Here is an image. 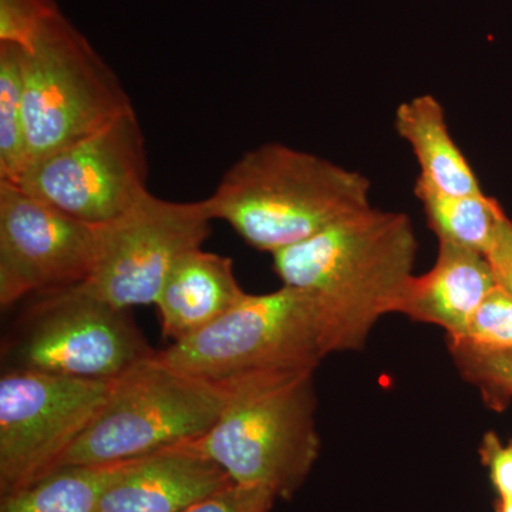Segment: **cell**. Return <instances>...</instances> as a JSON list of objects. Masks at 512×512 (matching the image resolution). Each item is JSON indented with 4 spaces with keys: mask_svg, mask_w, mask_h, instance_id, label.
I'll use <instances>...</instances> for the list:
<instances>
[{
    "mask_svg": "<svg viewBox=\"0 0 512 512\" xmlns=\"http://www.w3.org/2000/svg\"><path fill=\"white\" fill-rule=\"evenodd\" d=\"M419 242L403 212L369 207L272 255L282 285L305 292L325 325L330 350L365 346L377 320L399 313Z\"/></svg>",
    "mask_w": 512,
    "mask_h": 512,
    "instance_id": "1",
    "label": "cell"
},
{
    "mask_svg": "<svg viewBox=\"0 0 512 512\" xmlns=\"http://www.w3.org/2000/svg\"><path fill=\"white\" fill-rule=\"evenodd\" d=\"M369 195V178L359 171L271 143L239 158L205 204L212 221L274 255L372 207Z\"/></svg>",
    "mask_w": 512,
    "mask_h": 512,
    "instance_id": "2",
    "label": "cell"
},
{
    "mask_svg": "<svg viewBox=\"0 0 512 512\" xmlns=\"http://www.w3.org/2000/svg\"><path fill=\"white\" fill-rule=\"evenodd\" d=\"M315 370H278L221 384L220 417L187 446L214 461L235 484L291 500L319 457Z\"/></svg>",
    "mask_w": 512,
    "mask_h": 512,
    "instance_id": "3",
    "label": "cell"
},
{
    "mask_svg": "<svg viewBox=\"0 0 512 512\" xmlns=\"http://www.w3.org/2000/svg\"><path fill=\"white\" fill-rule=\"evenodd\" d=\"M318 308L305 292L282 285L248 295L217 322L157 352L175 372L225 384L278 370L316 369L330 355Z\"/></svg>",
    "mask_w": 512,
    "mask_h": 512,
    "instance_id": "4",
    "label": "cell"
},
{
    "mask_svg": "<svg viewBox=\"0 0 512 512\" xmlns=\"http://www.w3.org/2000/svg\"><path fill=\"white\" fill-rule=\"evenodd\" d=\"M224 403L220 384L175 372L156 355L113 383L56 468L127 463L192 443L214 426Z\"/></svg>",
    "mask_w": 512,
    "mask_h": 512,
    "instance_id": "5",
    "label": "cell"
},
{
    "mask_svg": "<svg viewBox=\"0 0 512 512\" xmlns=\"http://www.w3.org/2000/svg\"><path fill=\"white\" fill-rule=\"evenodd\" d=\"M23 52L28 164L134 110L119 77L62 12L43 22Z\"/></svg>",
    "mask_w": 512,
    "mask_h": 512,
    "instance_id": "6",
    "label": "cell"
},
{
    "mask_svg": "<svg viewBox=\"0 0 512 512\" xmlns=\"http://www.w3.org/2000/svg\"><path fill=\"white\" fill-rule=\"evenodd\" d=\"M8 348L9 369L116 382L157 352L119 308L82 284L40 293Z\"/></svg>",
    "mask_w": 512,
    "mask_h": 512,
    "instance_id": "7",
    "label": "cell"
},
{
    "mask_svg": "<svg viewBox=\"0 0 512 512\" xmlns=\"http://www.w3.org/2000/svg\"><path fill=\"white\" fill-rule=\"evenodd\" d=\"M205 200L177 202L144 195L126 214L96 227L87 291L119 308L154 305L174 266L202 248L211 232Z\"/></svg>",
    "mask_w": 512,
    "mask_h": 512,
    "instance_id": "8",
    "label": "cell"
},
{
    "mask_svg": "<svg viewBox=\"0 0 512 512\" xmlns=\"http://www.w3.org/2000/svg\"><path fill=\"white\" fill-rule=\"evenodd\" d=\"M84 224L101 227L147 190V153L134 110L92 136L26 165L13 183Z\"/></svg>",
    "mask_w": 512,
    "mask_h": 512,
    "instance_id": "9",
    "label": "cell"
},
{
    "mask_svg": "<svg viewBox=\"0 0 512 512\" xmlns=\"http://www.w3.org/2000/svg\"><path fill=\"white\" fill-rule=\"evenodd\" d=\"M114 382L9 369L0 379V495L55 470Z\"/></svg>",
    "mask_w": 512,
    "mask_h": 512,
    "instance_id": "10",
    "label": "cell"
},
{
    "mask_svg": "<svg viewBox=\"0 0 512 512\" xmlns=\"http://www.w3.org/2000/svg\"><path fill=\"white\" fill-rule=\"evenodd\" d=\"M97 229L0 181V305L82 284L92 271Z\"/></svg>",
    "mask_w": 512,
    "mask_h": 512,
    "instance_id": "11",
    "label": "cell"
},
{
    "mask_svg": "<svg viewBox=\"0 0 512 512\" xmlns=\"http://www.w3.org/2000/svg\"><path fill=\"white\" fill-rule=\"evenodd\" d=\"M231 484L220 466L183 444L131 461L96 512H183Z\"/></svg>",
    "mask_w": 512,
    "mask_h": 512,
    "instance_id": "12",
    "label": "cell"
},
{
    "mask_svg": "<svg viewBox=\"0 0 512 512\" xmlns=\"http://www.w3.org/2000/svg\"><path fill=\"white\" fill-rule=\"evenodd\" d=\"M495 286L487 256L439 241L436 262L426 274L413 276L399 313L439 326L447 340H456Z\"/></svg>",
    "mask_w": 512,
    "mask_h": 512,
    "instance_id": "13",
    "label": "cell"
},
{
    "mask_svg": "<svg viewBox=\"0 0 512 512\" xmlns=\"http://www.w3.org/2000/svg\"><path fill=\"white\" fill-rule=\"evenodd\" d=\"M247 295L232 259L200 248L174 266L154 305L163 335L174 343L208 328Z\"/></svg>",
    "mask_w": 512,
    "mask_h": 512,
    "instance_id": "14",
    "label": "cell"
},
{
    "mask_svg": "<svg viewBox=\"0 0 512 512\" xmlns=\"http://www.w3.org/2000/svg\"><path fill=\"white\" fill-rule=\"evenodd\" d=\"M394 130L412 148L421 181L447 194H483L473 167L448 130L446 113L436 97L423 94L400 104L394 113Z\"/></svg>",
    "mask_w": 512,
    "mask_h": 512,
    "instance_id": "15",
    "label": "cell"
},
{
    "mask_svg": "<svg viewBox=\"0 0 512 512\" xmlns=\"http://www.w3.org/2000/svg\"><path fill=\"white\" fill-rule=\"evenodd\" d=\"M130 463L56 468L28 487L3 495L0 512H96L107 488Z\"/></svg>",
    "mask_w": 512,
    "mask_h": 512,
    "instance_id": "16",
    "label": "cell"
},
{
    "mask_svg": "<svg viewBox=\"0 0 512 512\" xmlns=\"http://www.w3.org/2000/svg\"><path fill=\"white\" fill-rule=\"evenodd\" d=\"M414 194L427 224L439 241L487 255L501 222L507 217L500 202L483 194L454 195L436 190L417 178Z\"/></svg>",
    "mask_w": 512,
    "mask_h": 512,
    "instance_id": "17",
    "label": "cell"
},
{
    "mask_svg": "<svg viewBox=\"0 0 512 512\" xmlns=\"http://www.w3.org/2000/svg\"><path fill=\"white\" fill-rule=\"evenodd\" d=\"M25 52L0 43V181L16 183L28 164L25 137Z\"/></svg>",
    "mask_w": 512,
    "mask_h": 512,
    "instance_id": "18",
    "label": "cell"
},
{
    "mask_svg": "<svg viewBox=\"0 0 512 512\" xmlns=\"http://www.w3.org/2000/svg\"><path fill=\"white\" fill-rule=\"evenodd\" d=\"M451 357L461 377L474 384L491 409L507 407L512 400V350L474 348L464 343H448Z\"/></svg>",
    "mask_w": 512,
    "mask_h": 512,
    "instance_id": "19",
    "label": "cell"
},
{
    "mask_svg": "<svg viewBox=\"0 0 512 512\" xmlns=\"http://www.w3.org/2000/svg\"><path fill=\"white\" fill-rule=\"evenodd\" d=\"M448 343H464L474 348L512 350V295L497 284L474 313L461 338Z\"/></svg>",
    "mask_w": 512,
    "mask_h": 512,
    "instance_id": "20",
    "label": "cell"
},
{
    "mask_svg": "<svg viewBox=\"0 0 512 512\" xmlns=\"http://www.w3.org/2000/svg\"><path fill=\"white\" fill-rule=\"evenodd\" d=\"M59 12L56 0H0V43L28 47L43 22Z\"/></svg>",
    "mask_w": 512,
    "mask_h": 512,
    "instance_id": "21",
    "label": "cell"
},
{
    "mask_svg": "<svg viewBox=\"0 0 512 512\" xmlns=\"http://www.w3.org/2000/svg\"><path fill=\"white\" fill-rule=\"evenodd\" d=\"M276 498L261 488L231 484L183 512H271Z\"/></svg>",
    "mask_w": 512,
    "mask_h": 512,
    "instance_id": "22",
    "label": "cell"
},
{
    "mask_svg": "<svg viewBox=\"0 0 512 512\" xmlns=\"http://www.w3.org/2000/svg\"><path fill=\"white\" fill-rule=\"evenodd\" d=\"M480 456L497 497H512V441L503 443L490 431L481 443Z\"/></svg>",
    "mask_w": 512,
    "mask_h": 512,
    "instance_id": "23",
    "label": "cell"
},
{
    "mask_svg": "<svg viewBox=\"0 0 512 512\" xmlns=\"http://www.w3.org/2000/svg\"><path fill=\"white\" fill-rule=\"evenodd\" d=\"M485 256L493 268L497 284L512 295V221L508 215L501 222L493 245Z\"/></svg>",
    "mask_w": 512,
    "mask_h": 512,
    "instance_id": "24",
    "label": "cell"
},
{
    "mask_svg": "<svg viewBox=\"0 0 512 512\" xmlns=\"http://www.w3.org/2000/svg\"><path fill=\"white\" fill-rule=\"evenodd\" d=\"M495 512H512V497H497Z\"/></svg>",
    "mask_w": 512,
    "mask_h": 512,
    "instance_id": "25",
    "label": "cell"
}]
</instances>
